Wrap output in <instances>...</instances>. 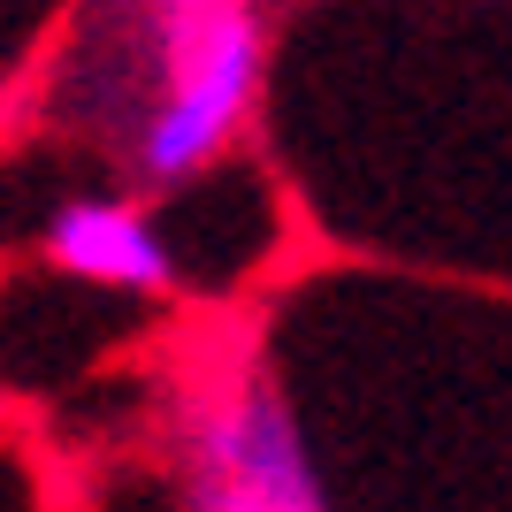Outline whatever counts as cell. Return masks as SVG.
<instances>
[{
    "label": "cell",
    "instance_id": "6da1fadb",
    "mask_svg": "<svg viewBox=\"0 0 512 512\" xmlns=\"http://www.w3.org/2000/svg\"><path fill=\"white\" fill-rule=\"evenodd\" d=\"M153 85L130 130V176L184 184L237 138L260 92V16L245 0H161L138 16Z\"/></svg>",
    "mask_w": 512,
    "mask_h": 512
},
{
    "label": "cell",
    "instance_id": "7a4b0ae2",
    "mask_svg": "<svg viewBox=\"0 0 512 512\" xmlns=\"http://www.w3.org/2000/svg\"><path fill=\"white\" fill-rule=\"evenodd\" d=\"M176 451L192 512H329L299 421L253 360H199L176 413Z\"/></svg>",
    "mask_w": 512,
    "mask_h": 512
},
{
    "label": "cell",
    "instance_id": "3957f363",
    "mask_svg": "<svg viewBox=\"0 0 512 512\" xmlns=\"http://www.w3.org/2000/svg\"><path fill=\"white\" fill-rule=\"evenodd\" d=\"M46 260L115 291H176V260L146 207L130 199H62L46 214Z\"/></svg>",
    "mask_w": 512,
    "mask_h": 512
}]
</instances>
